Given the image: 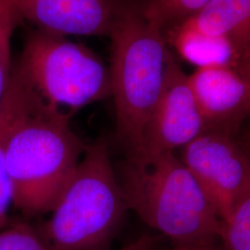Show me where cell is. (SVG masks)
Returning <instances> with one entry per match:
<instances>
[{
    "mask_svg": "<svg viewBox=\"0 0 250 250\" xmlns=\"http://www.w3.org/2000/svg\"><path fill=\"white\" fill-rule=\"evenodd\" d=\"M0 250H56L43 235L24 223L0 229Z\"/></svg>",
    "mask_w": 250,
    "mask_h": 250,
    "instance_id": "9a60e30c",
    "label": "cell"
},
{
    "mask_svg": "<svg viewBox=\"0 0 250 250\" xmlns=\"http://www.w3.org/2000/svg\"><path fill=\"white\" fill-rule=\"evenodd\" d=\"M220 239L227 250H250V186L231 216L222 222Z\"/></svg>",
    "mask_w": 250,
    "mask_h": 250,
    "instance_id": "5bb4252c",
    "label": "cell"
},
{
    "mask_svg": "<svg viewBox=\"0 0 250 250\" xmlns=\"http://www.w3.org/2000/svg\"><path fill=\"white\" fill-rule=\"evenodd\" d=\"M162 31L141 9L128 7L109 35L116 135L129 154L142 150L146 125L163 89L170 53Z\"/></svg>",
    "mask_w": 250,
    "mask_h": 250,
    "instance_id": "3957f363",
    "label": "cell"
},
{
    "mask_svg": "<svg viewBox=\"0 0 250 250\" xmlns=\"http://www.w3.org/2000/svg\"><path fill=\"white\" fill-rule=\"evenodd\" d=\"M249 137H250V134H249Z\"/></svg>",
    "mask_w": 250,
    "mask_h": 250,
    "instance_id": "ffe728a7",
    "label": "cell"
},
{
    "mask_svg": "<svg viewBox=\"0 0 250 250\" xmlns=\"http://www.w3.org/2000/svg\"><path fill=\"white\" fill-rule=\"evenodd\" d=\"M128 209L107 145L85 147L42 235L56 250H108Z\"/></svg>",
    "mask_w": 250,
    "mask_h": 250,
    "instance_id": "277c9868",
    "label": "cell"
},
{
    "mask_svg": "<svg viewBox=\"0 0 250 250\" xmlns=\"http://www.w3.org/2000/svg\"><path fill=\"white\" fill-rule=\"evenodd\" d=\"M35 91L15 70L0 105V229L7 225L12 206V195L7 169V147L9 137L26 111Z\"/></svg>",
    "mask_w": 250,
    "mask_h": 250,
    "instance_id": "8fae6325",
    "label": "cell"
},
{
    "mask_svg": "<svg viewBox=\"0 0 250 250\" xmlns=\"http://www.w3.org/2000/svg\"><path fill=\"white\" fill-rule=\"evenodd\" d=\"M211 0H144V15L164 29L193 17Z\"/></svg>",
    "mask_w": 250,
    "mask_h": 250,
    "instance_id": "4fadbf2b",
    "label": "cell"
},
{
    "mask_svg": "<svg viewBox=\"0 0 250 250\" xmlns=\"http://www.w3.org/2000/svg\"><path fill=\"white\" fill-rule=\"evenodd\" d=\"M117 174L128 209L176 246L220 238V218L174 152L129 154Z\"/></svg>",
    "mask_w": 250,
    "mask_h": 250,
    "instance_id": "6da1fadb",
    "label": "cell"
},
{
    "mask_svg": "<svg viewBox=\"0 0 250 250\" xmlns=\"http://www.w3.org/2000/svg\"><path fill=\"white\" fill-rule=\"evenodd\" d=\"M171 250H219L214 245H187V246H175Z\"/></svg>",
    "mask_w": 250,
    "mask_h": 250,
    "instance_id": "d6986e66",
    "label": "cell"
},
{
    "mask_svg": "<svg viewBox=\"0 0 250 250\" xmlns=\"http://www.w3.org/2000/svg\"><path fill=\"white\" fill-rule=\"evenodd\" d=\"M170 41L185 61L197 67L211 64L235 66L238 62L233 47L225 39L203 36L174 26L170 31Z\"/></svg>",
    "mask_w": 250,
    "mask_h": 250,
    "instance_id": "7c38bea8",
    "label": "cell"
},
{
    "mask_svg": "<svg viewBox=\"0 0 250 250\" xmlns=\"http://www.w3.org/2000/svg\"><path fill=\"white\" fill-rule=\"evenodd\" d=\"M19 18L10 0H0V36L8 30L15 29Z\"/></svg>",
    "mask_w": 250,
    "mask_h": 250,
    "instance_id": "e0dca14e",
    "label": "cell"
},
{
    "mask_svg": "<svg viewBox=\"0 0 250 250\" xmlns=\"http://www.w3.org/2000/svg\"><path fill=\"white\" fill-rule=\"evenodd\" d=\"M85 147L71 127L70 113L47 104L35 92L7 147L12 206L28 217L49 213Z\"/></svg>",
    "mask_w": 250,
    "mask_h": 250,
    "instance_id": "7a4b0ae2",
    "label": "cell"
},
{
    "mask_svg": "<svg viewBox=\"0 0 250 250\" xmlns=\"http://www.w3.org/2000/svg\"><path fill=\"white\" fill-rule=\"evenodd\" d=\"M188 82L206 130L231 134L250 114V89L232 65L197 67Z\"/></svg>",
    "mask_w": 250,
    "mask_h": 250,
    "instance_id": "9c48e42d",
    "label": "cell"
},
{
    "mask_svg": "<svg viewBox=\"0 0 250 250\" xmlns=\"http://www.w3.org/2000/svg\"><path fill=\"white\" fill-rule=\"evenodd\" d=\"M181 161L196 179L221 222L250 186V159L231 134L206 130L183 147Z\"/></svg>",
    "mask_w": 250,
    "mask_h": 250,
    "instance_id": "8992f818",
    "label": "cell"
},
{
    "mask_svg": "<svg viewBox=\"0 0 250 250\" xmlns=\"http://www.w3.org/2000/svg\"><path fill=\"white\" fill-rule=\"evenodd\" d=\"M205 131L188 75L170 53L163 89L146 125L140 152H173Z\"/></svg>",
    "mask_w": 250,
    "mask_h": 250,
    "instance_id": "52a82bcc",
    "label": "cell"
},
{
    "mask_svg": "<svg viewBox=\"0 0 250 250\" xmlns=\"http://www.w3.org/2000/svg\"><path fill=\"white\" fill-rule=\"evenodd\" d=\"M20 18L60 36H109L127 6L123 0H10Z\"/></svg>",
    "mask_w": 250,
    "mask_h": 250,
    "instance_id": "ba28073f",
    "label": "cell"
},
{
    "mask_svg": "<svg viewBox=\"0 0 250 250\" xmlns=\"http://www.w3.org/2000/svg\"><path fill=\"white\" fill-rule=\"evenodd\" d=\"M176 26L227 40L238 61L250 53V0H211L196 15Z\"/></svg>",
    "mask_w": 250,
    "mask_h": 250,
    "instance_id": "30bf717a",
    "label": "cell"
},
{
    "mask_svg": "<svg viewBox=\"0 0 250 250\" xmlns=\"http://www.w3.org/2000/svg\"><path fill=\"white\" fill-rule=\"evenodd\" d=\"M16 71L45 102L63 111L111 95L109 68L96 54L42 30L28 39Z\"/></svg>",
    "mask_w": 250,
    "mask_h": 250,
    "instance_id": "5b68a950",
    "label": "cell"
},
{
    "mask_svg": "<svg viewBox=\"0 0 250 250\" xmlns=\"http://www.w3.org/2000/svg\"><path fill=\"white\" fill-rule=\"evenodd\" d=\"M244 80L247 82L250 89V53L241 58L234 66Z\"/></svg>",
    "mask_w": 250,
    "mask_h": 250,
    "instance_id": "ac0fdd59",
    "label": "cell"
},
{
    "mask_svg": "<svg viewBox=\"0 0 250 250\" xmlns=\"http://www.w3.org/2000/svg\"><path fill=\"white\" fill-rule=\"evenodd\" d=\"M14 29L0 36V105L9 87L11 72V37Z\"/></svg>",
    "mask_w": 250,
    "mask_h": 250,
    "instance_id": "2e32d148",
    "label": "cell"
}]
</instances>
